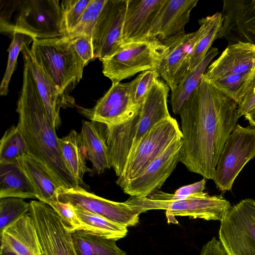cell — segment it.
Listing matches in <instances>:
<instances>
[{"instance_id": "obj_1", "label": "cell", "mask_w": 255, "mask_h": 255, "mask_svg": "<svg viewBox=\"0 0 255 255\" xmlns=\"http://www.w3.org/2000/svg\"><path fill=\"white\" fill-rule=\"evenodd\" d=\"M238 104L202 77L179 115L180 162L190 172L213 180L224 144L238 121Z\"/></svg>"}, {"instance_id": "obj_2", "label": "cell", "mask_w": 255, "mask_h": 255, "mask_svg": "<svg viewBox=\"0 0 255 255\" xmlns=\"http://www.w3.org/2000/svg\"><path fill=\"white\" fill-rule=\"evenodd\" d=\"M17 127L28 154L47 172L58 188L80 186L62 156L56 128L50 123L28 68L24 65L22 85L16 109Z\"/></svg>"}, {"instance_id": "obj_3", "label": "cell", "mask_w": 255, "mask_h": 255, "mask_svg": "<svg viewBox=\"0 0 255 255\" xmlns=\"http://www.w3.org/2000/svg\"><path fill=\"white\" fill-rule=\"evenodd\" d=\"M31 52L59 93L71 100L70 96L83 76L85 65L66 36L36 39Z\"/></svg>"}, {"instance_id": "obj_4", "label": "cell", "mask_w": 255, "mask_h": 255, "mask_svg": "<svg viewBox=\"0 0 255 255\" xmlns=\"http://www.w3.org/2000/svg\"><path fill=\"white\" fill-rule=\"evenodd\" d=\"M125 202L139 214L150 210H165L168 222L173 223L174 221L178 223L176 216L221 221L232 207L222 195L210 196L204 192L174 200L130 196Z\"/></svg>"}, {"instance_id": "obj_5", "label": "cell", "mask_w": 255, "mask_h": 255, "mask_svg": "<svg viewBox=\"0 0 255 255\" xmlns=\"http://www.w3.org/2000/svg\"><path fill=\"white\" fill-rule=\"evenodd\" d=\"M166 50V45L156 39L124 44L118 52L101 60L103 73L116 84L139 72L158 71Z\"/></svg>"}, {"instance_id": "obj_6", "label": "cell", "mask_w": 255, "mask_h": 255, "mask_svg": "<svg viewBox=\"0 0 255 255\" xmlns=\"http://www.w3.org/2000/svg\"><path fill=\"white\" fill-rule=\"evenodd\" d=\"M182 135L177 121L171 116L156 124L140 140L128 157L116 183L122 188L142 173L178 137Z\"/></svg>"}, {"instance_id": "obj_7", "label": "cell", "mask_w": 255, "mask_h": 255, "mask_svg": "<svg viewBox=\"0 0 255 255\" xmlns=\"http://www.w3.org/2000/svg\"><path fill=\"white\" fill-rule=\"evenodd\" d=\"M219 235L227 255H255V201L247 198L231 207Z\"/></svg>"}, {"instance_id": "obj_8", "label": "cell", "mask_w": 255, "mask_h": 255, "mask_svg": "<svg viewBox=\"0 0 255 255\" xmlns=\"http://www.w3.org/2000/svg\"><path fill=\"white\" fill-rule=\"evenodd\" d=\"M255 158V127L236 125L227 139L220 155L213 179L217 188L224 193L232 189L243 168Z\"/></svg>"}, {"instance_id": "obj_9", "label": "cell", "mask_w": 255, "mask_h": 255, "mask_svg": "<svg viewBox=\"0 0 255 255\" xmlns=\"http://www.w3.org/2000/svg\"><path fill=\"white\" fill-rule=\"evenodd\" d=\"M14 31L26 32L36 39L64 36L58 0H18Z\"/></svg>"}, {"instance_id": "obj_10", "label": "cell", "mask_w": 255, "mask_h": 255, "mask_svg": "<svg viewBox=\"0 0 255 255\" xmlns=\"http://www.w3.org/2000/svg\"><path fill=\"white\" fill-rule=\"evenodd\" d=\"M32 217L41 245L42 255H77L71 232L60 216L48 204L30 201Z\"/></svg>"}, {"instance_id": "obj_11", "label": "cell", "mask_w": 255, "mask_h": 255, "mask_svg": "<svg viewBox=\"0 0 255 255\" xmlns=\"http://www.w3.org/2000/svg\"><path fill=\"white\" fill-rule=\"evenodd\" d=\"M135 82V78L128 83L112 84L93 108L83 110L84 115L91 121L107 126L129 120L138 113L142 104L134 101Z\"/></svg>"}, {"instance_id": "obj_12", "label": "cell", "mask_w": 255, "mask_h": 255, "mask_svg": "<svg viewBox=\"0 0 255 255\" xmlns=\"http://www.w3.org/2000/svg\"><path fill=\"white\" fill-rule=\"evenodd\" d=\"M128 0H107L92 32L94 59L118 52L123 45V31Z\"/></svg>"}, {"instance_id": "obj_13", "label": "cell", "mask_w": 255, "mask_h": 255, "mask_svg": "<svg viewBox=\"0 0 255 255\" xmlns=\"http://www.w3.org/2000/svg\"><path fill=\"white\" fill-rule=\"evenodd\" d=\"M57 194L61 202L70 203L75 207L97 214L127 227L135 226L138 222L140 214L126 202L106 199L87 191L81 186L71 188H58Z\"/></svg>"}, {"instance_id": "obj_14", "label": "cell", "mask_w": 255, "mask_h": 255, "mask_svg": "<svg viewBox=\"0 0 255 255\" xmlns=\"http://www.w3.org/2000/svg\"><path fill=\"white\" fill-rule=\"evenodd\" d=\"M182 135L176 138L137 177L122 189L130 196L146 197L163 185L180 161Z\"/></svg>"}, {"instance_id": "obj_15", "label": "cell", "mask_w": 255, "mask_h": 255, "mask_svg": "<svg viewBox=\"0 0 255 255\" xmlns=\"http://www.w3.org/2000/svg\"><path fill=\"white\" fill-rule=\"evenodd\" d=\"M221 14L219 38L255 44V0H224Z\"/></svg>"}, {"instance_id": "obj_16", "label": "cell", "mask_w": 255, "mask_h": 255, "mask_svg": "<svg viewBox=\"0 0 255 255\" xmlns=\"http://www.w3.org/2000/svg\"><path fill=\"white\" fill-rule=\"evenodd\" d=\"M199 33L198 29L195 32L174 36L162 41L167 50L158 72L171 90L188 72L189 55Z\"/></svg>"}, {"instance_id": "obj_17", "label": "cell", "mask_w": 255, "mask_h": 255, "mask_svg": "<svg viewBox=\"0 0 255 255\" xmlns=\"http://www.w3.org/2000/svg\"><path fill=\"white\" fill-rule=\"evenodd\" d=\"M21 52L25 65L32 78L35 87L40 97L46 116L51 125L56 129L61 125V108L75 106V100L62 96L48 77L33 56L29 45H24Z\"/></svg>"}, {"instance_id": "obj_18", "label": "cell", "mask_w": 255, "mask_h": 255, "mask_svg": "<svg viewBox=\"0 0 255 255\" xmlns=\"http://www.w3.org/2000/svg\"><path fill=\"white\" fill-rule=\"evenodd\" d=\"M198 0H165L151 26L149 39L160 41L186 33L191 10Z\"/></svg>"}, {"instance_id": "obj_19", "label": "cell", "mask_w": 255, "mask_h": 255, "mask_svg": "<svg viewBox=\"0 0 255 255\" xmlns=\"http://www.w3.org/2000/svg\"><path fill=\"white\" fill-rule=\"evenodd\" d=\"M165 0H128L123 31V45L148 40L153 20Z\"/></svg>"}, {"instance_id": "obj_20", "label": "cell", "mask_w": 255, "mask_h": 255, "mask_svg": "<svg viewBox=\"0 0 255 255\" xmlns=\"http://www.w3.org/2000/svg\"><path fill=\"white\" fill-rule=\"evenodd\" d=\"M255 70V44L240 42L229 44L209 65L203 76L208 80Z\"/></svg>"}, {"instance_id": "obj_21", "label": "cell", "mask_w": 255, "mask_h": 255, "mask_svg": "<svg viewBox=\"0 0 255 255\" xmlns=\"http://www.w3.org/2000/svg\"><path fill=\"white\" fill-rule=\"evenodd\" d=\"M0 234V243L18 255H42L41 245L33 220L25 214L6 227Z\"/></svg>"}, {"instance_id": "obj_22", "label": "cell", "mask_w": 255, "mask_h": 255, "mask_svg": "<svg viewBox=\"0 0 255 255\" xmlns=\"http://www.w3.org/2000/svg\"><path fill=\"white\" fill-rule=\"evenodd\" d=\"M99 124L84 121L80 133L86 158L91 162L92 169L98 174L111 168L107 144V127L105 130H102Z\"/></svg>"}, {"instance_id": "obj_23", "label": "cell", "mask_w": 255, "mask_h": 255, "mask_svg": "<svg viewBox=\"0 0 255 255\" xmlns=\"http://www.w3.org/2000/svg\"><path fill=\"white\" fill-rule=\"evenodd\" d=\"M18 162L28 178L36 199L46 204L58 200L57 186L42 165L28 154L23 155Z\"/></svg>"}, {"instance_id": "obj_24", "label": "cell", "mask_w": 255, "mask_h": 255, "mask_svg": "<svg viewBox=\"0 0 255 255\" xmlns=\"http://www.w3.org/2000/svg\"><path fill=\"white\" fill-rule=\"evenodd\" d=\"M36 198L35 191L18 161L0 164V198Z\"/></svg>"}, {"instance_id": "obj_25", "label": "cell", "mask_w": 255, "mask_h": 255, "mask_svg": "<svg viewBox=\"0 0 255 255\" xmlns=\"http://www.w3.org/2000/svg\"><path fill=\"white\" fill-rule=\"evenodd\" d=\"M73 245L77 255H127L116 245V240L88 230L71 232Z\"/></svg>"}, {"instance_id": "obj_26", "label": "cell", "mask_w": 255, "mask_h": 255, "mask_svg": "<svg viewBox=\"0 0 255 255\" xmlns=\"http://www.w3.org/2000/svg\"><path fill=\"white\" fill-rule=\"evenodd\" d=\"M60 150L63 159L70 172L81 186L86 172H91L86 162L87 159L80 133L72 130L64 137L59 138Z\"/></svg>"}, {"instance_id": "obj_27", "label": "cell", "mask_w": 255, "mask_h": 255, "mask_svg": "<svg viewBox=\"0 0 255 255\" xmlns=\"http://www.w3.org/2000/svg\"><path fill=\"white\" fill-rule=\"evenodd\" d=\"M199 23L200 34L189 55L188 72L204 59L213 42L219 38L222 26L221 12L202 18Z\"/></svg>"}, {"instance_id": "obj_28", "label": "cell", "mask_w": 255, "mask_h": 255, "mask_svg": "<svg viewBox=\"0 0 255 255\" xmlns=\"http://www.w3.org/2000/svg\"><path fill=\"white\" fill-rule=\"evenodd\" d=\"M218 53L217 48H211L204 59L188 72L179 84L171 90L170 102L174 114H179L183 104L198 86L207 68Z\"/></svg>"}, {"instance_id": "obj_29", "label": "cell", "mask_w": 255, "mask_h": 255, "mask_svg": "<svg viewBox=\"0 0 255 255\" xmlns=\"http://www.w3.org/2000/svg\"><path fill=\"white\" fill-rule=\"evenodd\" d=\"M208 81L239 105L251 93L255 86V70L246 74L230 75Z\"/></svg>"}, {"instance_id": "obj_30", "label": "cell", "mask_w": 255, "mask_h": 255, "mask_svg": "<svg viewBox=\"0 0 255 255\" xmlns=\"http://www.w3.org/2000/svg\"><path fill=\"white\" fill-rule=\"evenodd\" d=\"M75 208L77 216L81 224V229L92 231L117 241L125 237L127 227L111 221L100 215Z\"/></svg>"}, {"instance_id": "obj_31", "label": "cell", "mask_w": 255, "mask_h": 255, "mask_svg": "<svg viewBox=\"0 0 255 255\" xmlns=\"http://www.w3.org/2000/svg\"><path fill=\"white\" fill-rule=\"evenodd\" d=\"M28 154L24 137L17 126L11 127L0 141V164L16 161Z\"/></svg>"}, {"instance_id": "obj_32", "label": "cell", "mask_w": 255, "mask_h": 255, "mask_svg": "<svg viewBox=\"0 0 255 255\" xmlns=\"http://www.w3.org/2000/svg\"><path fill=\"white\" fill-rule=\"evenodd\" d=\"M35 39L32 35L19 30H15L12 35L11 42L7 49V62L5 73L0 86V95L6 96L11 77L15 70L19 53L25 45H29Z\"/></svg>"}, {"instance_id": "obj_33", "label": "cell", "mask_w": 255, "mask_h": 255, "mask_svg": "<svg viewBox=\"0 0 255 255\" xmlns=\"http://www.w3.org/2000/svg\"><path fill=\"white\" fill-rule=\"evenodd\" d=\"M30 204L23 199L0 198V233L29 211Z\"/></svg>"}, {"instance_id": "obj_34", "label": "cell", "mask_w": 255, "mask_h": 255, "mask_svg": "<svg viewBox=\"0 0 255 255\" xmlns=\"http://www.w3.org/2000/svg\"><path fill=\"white\" fill-rule=\"evenodd\" d=\"M107 1L91 0L79 22L66 37L72 38L80 35L92 36L94 26Z\"/></svg>"}, {"instance_id": "obj_35", "label": "cell", "mask_w": 255, "mask_h": 255, "mask_svg": "<svg viewBox=\"0 0 255 255\" xmlns=\"http://www.w3.org/2000/svg\"><path fill=\"white\" fill-rule=\"evenodd\" d=\"M91 0H63L60 3L64 36L79 22Z\"/></svg>"}, {"instance_id": "obj_36", "label": "cell", "mask_w": 255, "mask_h": 255, "mask_svg": "<svg viewBox=\"0 0 255 255\" xmlns=\"http://www.w3.org/2000/svg\"><path fill=\"white\" fill-rule=\"evenodd\" d=\"M206 182V179L204 178L199 181L181 187L174 194L165 193L158 190L152 193L148 197L152 199L163 200L183 199L191 194L203 192Z\"/></svg>"}, {"instance_id": "obj_37", "label": "cell", "mask_w": 255, "mask_h": 255, "mask_svg": "<svg viewBox=\"0 0 255 255\" xmlns=\"http://www.w3.org/2000/svg\"><path fill=\"white\" fill-rule=\"evenodd\" d=\"M159 76L157 70H147L141 72L135 78L133 94L135 103H142L153 84Z\"/></svg>"}, {"instance_id": "obj_38", "label": "cell", "mask_w": 255, "mask_h": 255, "mask_svg": "<svg viewBox=\"0 0 255 255\" xmlns=\"http://www.w3.org/2000/svg\"><path fill=\"white\" fill-rule=\"evenodd\" d=\"M49 205L60 216L71 232L81 229L82 225L77 216L75 208L72 204L58 200L50 203Z\"/></svg>"}, {"instance_id": "obj_39", "label": "cell", "mask_w": 255, "mask_h": 255, "mask_svg": "<svg viewBox=\"0 0 255 255\" xmlns=\"http://www.w3.org/2000/svg\"><path fill=\"white\" fill-rule=\"evenodd\" d=\"M78 56L85 66L94 60L92 36L80 35L69 38Z\"/></svg>"}, {"instance_id": "obj_40", "label": "cell", "mask_w": 255, "mask_h": 255, "mask_svg": "<svg viewBox=\"0 0 255 255\" xmlns=\"http://www.w3.org/2000/svg\"><path fill=\"white\" fill-rule=\"evenodd\" d=\"M225 253L220 241L213 237L203 247L201 255H225Z\"/></svg>"}, {"instance_id": "obj_41", "label": "cell", "mask_w": 255, "mask_h": 255, "mask_svg": "<svg viewBox=\"0 0 255 255\" xmlns=\"http://www.w3.org/2000/svg\"><path fill=\"white\" fill-rule=\"evenodd\" d=\"M255 107V86L251 93L243 100L240 105H238L237 114L238 119L243 116H244Z\"/></svg>"}, {"instance_id": "obj_42", "label": "cell", "mask_w": 255, "mask_h": 255, "mask_svg": "<svg viewBox=\"0 0 255 255\" xmlns=\"http://www.w3.org/2000/svg\"><path fill=\"white\" fill-rule=\"evenodd\" d=\"M252 126L255 127V107L244 115Z\"/></svg>"}, {"instance_id": "obj_43", "label": "cell", "mask_w": 255, "mask_h": 255, "mask_svg": "<svg viewBox=\"0 0 255 255\" xmlns=\"http://www.w3.org/2000/svg\"><path fill=\"white\" fill-rule=\"evenodd\" d=\"M0 255H18L8 246L1 244Z\"/></svg>"}, {"instance_id": "obj_44", "label": "cell", "mask_w": 255, "mask_h": 255, "mask_svg": "<svg viewBox=\"0 0 255 255\" xmlns=\"http://www.w3.org/2000/svg\"><path fill=\"white\" fill-rule=\"evenodd\" d=\"M225 255H227V254L226 252V253H225Z\"/></svg>"}]
</instances>
